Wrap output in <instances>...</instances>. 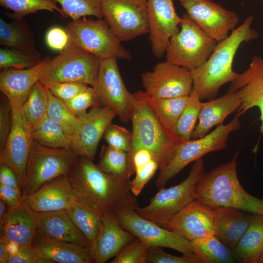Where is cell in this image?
Here are the masks:
<instances>
[{
  "label": "cell",
  "instance_id": "52a82bcc",
  "mask_svg": "<svg viewBox=\"0 0 263 263\" xmlns=\"http://www.w3.org/2000/svg\"><path fill=\"white\" fill-rule=\"evenodd\" d=\"M65 29L69 36V43L94 54L100 60H129L132 57L102 18L93 19L84 17L72 20Z\"/></svg>",
  "mask_w": 263,
  "mask_h": 263
},
{
  "label": "cell",
  "instance_id": "e575fe53",
  "mask_svg": "<svg viewBox=\"0 0 263 263\" xmlns=\"http://www.w3.org/2000/svg\"><path fill=\"white\" fill-rule=\"evenodd\" d=\"M189 98V95L169 98H153L148 95L149 103L159 120L166 128L174 132Z\"/></svg>",
  "mask_w": 263,
  "mask_h": 263
},
{
  "label": "cell",
  "instance_id": "ee69618b",
  "mask_svg": "<svg viewBox=\"0 0 263 263\" xmlns=\"http://www.w3.org/2000/svg\"><path fill=\"white\" fill-rule=\"evenodd\" d=\"M102 138L111 147L127 152L131 150L132 132L123 127L112 122L106 129Z\"/></svg>",
  "mask_w": 263,
  "mask_h": 263
},
{
  "label": "cell",
  "instance_id": "11a10c76",
  "mask_svg": "<svg viewBox=\"0 0 263 263\" xmlns=\"http://www.w3.org/2000/svg\"><path fill=\"white\" fill-rule=\"evenodd\" d=\"M8 256L6 244L0 240V263H7Z\"/></svg>",
  "mask_w": 263,
  "mask_h": 263
},
{
  "label": "cell",
  "instance_id": "9f6ffc18",
  "mask_svg": "<svg viewBox=\"0 0 263 263\" xmlns=\"http://www.w3.org/2000/svg\"><path fill=\"white\" fill-rule=\"evenodd\" d=\"M9 207L0 200V220H2L8 211Z\"/></svg>",
  "mask_w": 263,
  "mask_h": 263
},
{
  "label": "cell",
  "instance_id": "7402d4cb",
  "mask_svg": "<svg viewBox=\"0 0 263 263\" xmlns=\"http://www.w3.org/2000/svg\"><path fill=\"white\" fill-rule=\"evenodd\" d=\"M22 200L37 212L66 210L73 201H80L66 175L46 183L30 195H23Z\"/></svg>",
  "mask_w": 263,
  "mask_h": 263
},
{
  "label": "cell",
  "instance_id": "9a60e30c",
  "mask_svg": "<svg viewBox=\"0 0 263 263\" xmlns=\"http://www.w3.org/2000/svg\"><path fill=\"white\" fill-rule=\"evenodd\" d=\"M187 13L210 37L220 42L235 29L240 18L211 0H179Z\"/></svg>",
  "mask_w": 263,
  "mask_h": 263
},
{
  "label": "cell",
  "instance_id": "4fadbf2b",
  "mask_svg": "<svg viewBox=\"0 0 263 263\" xmlns=\"http://www.w3.org/2000/svg\"><path fill=\"white\" fill-rule=\"evenodd\" d=\"M141 81L145 93L153 98L188 96L193 87L191 71L167 60L158 63L152 71L143 73Z\"/></svg>",
  "mask_w": 263,
  "mask_h": 263
},
{
  "label": "cell",
  "instance_id": "ffe728a7",
  "mask_svg": "<svg viewBox=\"0 0 263 263\" xmlns=\"http://www.w3.org/2000/svg\"><path fill=\"white\" fill-rule=\"evenodd\" d=\"M51 58L47 55L39 63L30 68L0 70V90L12 105L21 108L32 88L40 80Z\"/></svg>",
  "mask_w": 263,
  "mask_h": 263
},
{
  "label": "cell",
  "instance_id": "680465c9",
  "mask_svg": "<svg viewBox=\"0 0 263 263\" xmlns=\"http://www.w3.org/2000/svg\"><path fill=\"white\" fill-rule=\"evenodd\" d=\"M262 2H263V0H262Z\"/></svg>",
  "mask_w": 263,
  "mask_h": 263
},
{
  "label": "cell",
  "instance_id": "7bdbcfd3",
  "mask_svg": "<svg viewBox=\"0 0 263 263\" xmlns=\"http://www.w3.org/2000/svg\"><path fill=\"white\" fill-rule=\"evenodd\" d=\"M64 103L77 117L86 114L87 109L90 108L104 105L96 89L90 86L74 98Z\"/></svg>",
  "mask_w": 263,
  "mask_h": 263
},
{
  "label": "cell",
  "instance_id": "681fc988",
  "mask_svg": "<svg viewBox=\"0 0 263 263\" xmlns=\"http://www.w3.org/2000/svg\"><path fill=\"white\" fill-rule=\"evenodd\" d=\"M45 39L49 48L60 52L63 51L70 42L69 36L65 28L56 26L48 30Z\"/></svg>",
  "mask_w": 263,
  "mask_h": 263
},
{
  "label": "cell",
  "instance_id": "f5cc1de1",
  "mask_svg": "<svg viewBox=\"0 0 263 263\" xmlns=\"http://www.w3.org/2000/svg\"><path fill=\"white\" fill-rule=\"evenodd\" d=\"M0 184L21 189L20 182L16 172L11 168L3 163H0Z\"/></svg>",
  "mask_w": 263,
  "mask_h": 263
},
{
  "label": "cell",
  "instance_id": "e0dca14e",
  "mask_svg": "<svg viewBox=\"0 0 263 263\" xmlns=\"http://www.w3.org/2000/svg\"><path fill=\"white\" fill-rule=\"evenodd\" d=\"M117 116L110 107L102 105L91 108L83 116L72 137L73 149L78 156H84L93 161L97 146L108 126Z\"/></svg>",
  "mask_w": 263,
  "mask_h": 263
},
{
  "label": "cell",
  "instance_id": "6f0895ef",
  "mask_svg": "<svg viewBox=\"0 0 263 263\" xmlns=\"http://www.w3.org/2000/svg\"><path fill=\"white\" fill-rule=\"evenodd\" d=\"M258 263H263V252L260 257Z\"/></svg>",
  "mask_w": 263,
  "mask_h": 263
},
{
  "label": "cell",
  "instance_id": "ac0fdd59",
  "mask_svg": "<svg viewBox=\"0 0 263 263\" xmlns=\"http://www.w3.org/2000/svg\"><path fill=\"white\" fill-rule=\"evenodd\" d=\"M161 226L189 241L215 235L216 233V222L212 208L196 199Z\"/></svg>",
  "mask_w": 263,
  "mask_h": 263
},
{
  "label": "cell",
  "instance_id": "f1b7e54d",
  "mask_svg": "<svg viewBox=\"0 0 263 263\" xmlns=\"http://www.w3.org/2000/svg\"><path fill=\"white\" fill-rule=\"evenodd\" d=\"M235 261L258 263L263 252V215L253 214L251 223L232 251Z\"/></svg>",
  "mask_w": 263,
  "mask_h": 263
},
{
  "label": "cell",
  "instance_id": "d590c367",
  "mask_svg": "<svg viewBox=\"0 0 263 263\" xmlns=\"http://www.w3.org/2000/svg\"><path fill=\"white\" fill-rule=\"evenodd\" d=\"M47 88L39 80L20 108L24 119L31 128L47 115Z\"/></svg>",
  "mask_w": 263,
  "mask_h": 263
},
{
  "label": "cell",
  "instance_id": "484cf974",
  "mask_svg": "<svg viewBox=\"0 0 263 263\" xmlns=\"http://www.w3.org/2000/svg\"><path fill=\"white\" fill-rule=\"evenodd\" d=\"M32 245L41 257L53 263H95L90 249L75 243L44 237L38 232Z\"/></svg>",
  "mask_w": 263,
  "mask_h": 263
},
{
  "label": "cell",
  "instance_id": "8fae6325",
  "mask_svg": "<svg viewBox=\"0 0 263 263\" xmlns=\"http://www.w3.org/2000/svg\"><path fill=\"white\" fill-rule=\"evenodd\" d=\"M100 61L96 56L69 43L51 58L40 81L79 82L95 87Z\"/></svg>",
  "mask_w": 263,
  "mask_h": 263
},
{
  "label": "cell",
  "instance_id": "74e56055",
  "mask_svg": "<svg viewBox=\"0 0 263 263\" xmlns=\"http://www.w3.org/2000/svg\"><path fill=\"white\" fill-rule=\"evenodd\" d=\"M43 59L37 50L28 51L14 48H0V70L23 69L33 67Z\"/></svg>",
  "mask_w": 263,
  "mask_h": 263
},
{
  "label": "cell",
  "instance_id": "bcb514c9",
  "mask_svg": "<svg viewBox=\"0 0 263 263\" xmlns=\"http://www.w3.org/2000/svg\"><path fill=\"white\" fill-rule=\"evenodd\" d=\"M159 167L158 162L153 159L146 166L135 171V176L131 180L130 185V190L134 195L137 196L140 194Z\"/></svg>",
  "mask_w": 263,
  "mask_h": 263
},
{
  "label": "cell",
  "instance_id": "277c9868",
  "mask_svg": "<svg viewBox=\"0 0 263 263\" xmlns=\"http://www.w3.org/2000/svg\"><path fill=\"white\" fill-rule=\"evenodd\" d=\"M133 94L135 101L131 117L132 130L129 156L132 161L133 155L136 150L147 149L158 162L160 169L177 146L184 141L159 120L150 106L145 91H139Z\"/></svg>",
  "mask_w": 263,
  "mask_h": 263
},
{
  "label": "cell",
  "instance_id": "2e32d148",
  "mask_svg": "<svg viewBox=\"0 0 263 263\" xmlns=\"http://www.w3.org/2000/svg\"><path fill=\"white\" fill-rule=\"evenodd\" d=\"M11 106L12 128L4 147L0 150V163L6 164L14 170L22 190L33 138L31 127L24 119L20 108Z\"/></svg>",
  "mask_w": 263,
  "mask_h": 263
},
{
  "label": "cell",
  "instance_id": "f35d334b",
  "mask_svg": "<svg viewBox=\"0 0 263 263\" xmlns=\"http://www.w3.org/2000/svg\"><path fill=\"white\" fill-rule=\"evenodd\" d=\"M47 96V116L62 127L72 137L77 127L79 118L68 109L63 101L54 96L48 88Z\"/></svg>",
  "mask_w": 263,
  "mask_h": 263
},
{
  "label": "cell",
  "instance_id": "5bb4252c",
  "mask_svg": "<svg viewBox=\"0 0 263 263\" xmlns=\"http://www.w3.org/2000/svg\"><path fill=\"white\" fill-rule=\"evenodd\" d=\"M102 103L112 108L119 120H131L135 101L133 93L126 88L121 76L117 59L100 60L95 87Z\"/></svg>",
  "mask_w": 263,
  "mask_h": 263
},
{
  "label": "cell",
  "instance_id": "d6986e66",
  "mask_svg": "<svg viewBox=\"0 0 263 263\" xmlns=\"http://www.w3.org/2000/svg\"><path fill=\"white\" fill-rule=\"evenodd\" d=\"M150 40L155 56L166 53L170 38L178 32L182 21L173 0H147Z\"/></svg>",
  "mask_w": 263,
  "mask_h": 263
},
{
  "label": "cell",
  "instance_id": "9c48e42d",
  "mask_svg": "<svg viewBox=\"0 0 263 263\" xmlns=\"http://www.w3.org/2000/svg\"><path fill=\"white\" fill-rule=\"evenodd\" d=\"M178 33L172 36L166 49L167 60L190 71L204 63L217 41L210 37L187 13H184Z\"/></svg>",
  "mask_w": 263,
  "mask_h": 263
},
{
  "label": "cell",
  "instance_id": "5b68a950",
  "mask_svg": "<svg viewBox=\"0 0 263 263\" xmlns=\"http://www.w3.org/2000/svg\"><path fill=\"white\" fill-rule=\"evenodd\" d=\"M236 115L225 125L220 124L211 132L197 139L184 141L176 148L164 166L161 168L155 181L158 189L165 187L167 182L186 166L207 153L219 151L227 147L229 134L241 126Z\"/></svg>",
  "mask_w": 263,
  "mask_h": 263
},
{
  "label": "cell",
  "instance_id": "d6a6232c",
  "mask_svg": "<svg viewBox=\"0 0 263 263\" xmlns=\"http://www.w3.org/2000/svg\"><path fill=\"white\" fill-rule=\"evenodd\" d=\"M190 243L201 263H235L232 251L215 235L196 239Z\"/></svg>",
  "mask_w": 263,
  "mask_h": 263
},
{
  "label": "cell",
  "instance_id": "7c38bea8",
  "mask_svg": "<svg viewBox=\"0 0 263 263\" xmlns=\"http://www.w3.org/2000/svg\"><path fill=\"white\" fill-rule=\"evenodd\" d=\"M103 19L121 41L149 33L147 0H101Z\"/></svg>",
  "mask_w": 263,
  "mask_h": 263
},
{
  "label": "cell",
  "instance_id": "b9f144b4",
  "mask_svg": "<svg viewBox=\"0 0 263 263\" xmlns=\"http://www.w3.org/2000/svg\"><path fill=\"white\" fill-rule=\"evenodd\" d=\"M150 247L146 243L135 238L124 246L110 263H146Z\"/></svg>",
  "mask_w": 263,
  "mask_h": 263
},
{
  "label": "cell",
  "instance_id": "4316f807",
  "mask_svg": "<svg viewBox=\"0 0 263 263\" xmlns=\"http://www.w3.org/2000/svg\"><path fill=\"white\" fill-rule=\"evenodd\" d=\"M242 103L239 90L228 91L216 99L202 102L198 116V122L191 139H197L207 134L215 126L223 124L225 119L240 107Z\"/></svg>",
  "mask_w": 263,
  "mask_h": 263
},
{
  "label": "cell",
  "instance_id": "f907efd6",
  "mask_svg": "<svg viewBox=\"0 0 263 263\" xmlns=\"http://www.w3.org/2000/svg\"><path fill=\"white\" fill-rule=\"evenodd\" d=\"M7 263H53L40 256L32 245L21 246L18 251L9 256Z\"/></svg>",
  "mask_w": 263,
  "mask_h": 263
},
{
  "label": "cell",
  "instance_id": "ab89813d",
  "mask_svg": "<svg viewBox=\"0 0 263 263\" xmlns=\"http://www.w3.org/2000/svg\"><path fill=\"white\" fill-rule=\"evenodd\" d=\"M202 102L192 90L189 101L176 124L175 132L184 141L190 140L198 119Z\"/></svg>",
  "mask_w": 263,
  "mask_h": 263
},
{
  "label": "cell",
  "instance_id": "6da1fadb",
  "mask_svg": "<svg viewBox=\"0 0 263 263\" xmlns=\"http://www.w3.org/2000/svg\"><path fill=\"white\" fill-rule=\"evenodd\" d=\"M68 177L80 201L102 215L113 212L132 194L130 179L106 173L84 156L77 157Z\"/></svg>",
  "mask_w": 263,
  "mask_h": 263
},
{
  "label": "cell",
  "instance_id": "30bf717a",
  "mask_svg": "<svg viewBox=\"0 0 263 263\" xmlns=\"http://www.w3.org/2000/svg\"><path fill=\"white\" fill-rule=\"evenodd\" d=\"M202 158L194 161L188 177L179 184L159 189L150 199L148 205L137 206L135 210L141 217L159 225L169 222L177 212L195 199L194 189L200 175L204 172Z\"/></svg>",
  "mask_w": 263,
  "mask_h": 263
},
{
  "label": "cell",
  "instance_id": "c3c4849f",
  "mask_svg": "<svg viewBox=\"0 0 263 263\" xmlns=\"http://www.w3.org/2000/svg\"><path fill=\"white\" fill-rule=\"evenodd\" d=\"M12 125L11 104L7 97L2 94L0 100V150L6 143Z\"/></svg>",
  "mask_w": 263,
  "mask_h": 263
},
{
  "label": "cell",
  "instance_id": "cb8c5ba5",
  "mask_svg": "<svg viewBox=\"0 0 263 263\" xmlns=\"http://www.w3.org/2000/svg\"><path fill=\"white\" fill-rule=\"evenodd\" d=\"M33 212L38 232L42 236L75 243L92 250L89 241L66 210L47 212L33 210Z\"/></svg>",
  "mask_w": 263,
  "mask_h": 263
},
{
  "label": "cell",
  "instance_id": "836d02e7",
  "mask_svg": "<svg viewBox=\"0 0 263 263\" xmlns=\"http://www.w3.org/2000/svg\"><path fill=\"white\" fill-rule=\"evenodd\" d=\"M32 137L39 144L45 146L73 149L71 135L60 125L47 115L31 128Z\"/></svg>",
  "mask_w": 263,
  "mask_h": 263
},
{
  "label": "cell",
  "instance_id": "f6af8a7d",
  "mask_svg": "<svg viewBox=\"0 0 263 263\" xmlns=\"http://www.w3.org/2000/svg\"><path fill=\"white\" fill-rule=\"evenodd\" d=\"M43 83L54 96L64 102L72 99L89 86L82 83L74 82Z\"/></svg>",
  "mask_w": 263,
  "mask_h": 263
},
{
  "label": "cell",
  "instance_id": "603a6c76",
  "mask_svg": "<svg viewBox=\"0 0 263 263\" xmlns=\"http://www.w3.org/2000/svg\"><path fill=\"white\" fill-rule=\"evenodd\" d=\"M38 232L33 210L22 200L15 207H9L0 220V239L19 246L32 245Z\"/></svg>",
  "mask_w": 263,
  "mask_h": 263
},
{
  "label": "cell",
  "instance_id": "8992f818",
  "mask_svg": "<svg viewBox=\"0 0 263 263\" xmlns=\"http://www.w3.org/2000/svg\"><path fill=\"white\" fill-rule=\"evenodd\" d=\"M135 197L132 194L113 211L124 229L150 247H168L183 255H195L192 251L190 241L140 216L135 210L138 206Z\"/></svg>",
  "mask_w": 263,
  "mask_h": 263
},
{
  "label": "cell",
  "instance_id": "ba28073f",
  "mask_svg": "<svg viewBox=\"0 0 263 263\" xmlns=\"http://www.w3.org/2000/svg\"><path fill=\"white\" fill-rule=\"evenodd\" d=\"M78 156L73 149L47 147L33 139L22 195H30L46 183L60 176L68 175Z\"/></svg>",
  "mask_w": 263,
  "mask_h": 263
},
{
  "label": "cell",
  "instance_id": "7a4b0ae2",
  "mask_svg": "<svg viewBox=\"0 0 263 263\" xmlns=\"http://www.w3.org/2000/svg\"><path fill=\"white\" fill-rule=\"evenodd\" d=\"M253 19L251 15L247 17L226 38L218 42L204 63L191 70L192 90L201 100L214 97L223 85L237 77L239 74L232 68L236 52L242 43L259 36L258 33L251 27Z\"/></svg>",
  "mask_w": 263,
  "mask_h": 263
},
{
  "label": "cell",
  "instance_id": "83f0119b",
  "mask_svg": "<svg viewBox=\"0 0 263 263\" xmlns=\"http://www.w3.org/2000/svg\"><path fill=\"white\" fill-rule=\"evenodd\" d=\"M216 222L215 236L232 251L249 226L253 214L231 207L211 208Z\"/></svg>",
  "mask_w": 263,
  "mask_h": 263
},
{
  "label": "cell",
  "instance_id": "4dcf8cb0",
  "mask_svg": "<svg viewBox=\"0 0 263 263\" xmlns=\"http://www.w3.org/2000/svg\"><path fill=\"white\" fill-rule=\"evenodd\" d=\"M66 210L89 241L93 251L99 232L103 215L78 200L73 201Z\"/></svg>",
  "mask_w": 263,
  "mask_h": 263
},
{
  "label": "cell",
  "instance_id": "60d3db41",
  "mask_svg": "<svg viewBox=\"0 0 263 263\" xmlns=\"http://www.w3.org/2000/svg\"><path fill=\"white\" fill-rule=\"evenodd\" d=\"M66 16L77 20L87 16L103 18L101 0H56Z\"/></svg>",
  "mask_w": 263,
  "mask_h": 263
},
{
  "label": "cell",
  "instance_id": "1f68e13d",
  "mask_svg": "<svg viewBox=\"0 0 263 263\" xmlns=\"http://www.w3.org/2000/svg\"><path fill=\"white\" fill-rule=\"evenodd\" d=\"M97 166L103 172L128 180L135 173L128 152L109 146H102Z\"/></svg>",
  "mask_w": 263,
  "mask_h": 263
},
{
  "label": "cell",
  "instance_id": "d4e9b609",
  "mask_svg": "<svg viewBox=\"0 0 263 263\" xmlns=\"http://www.w3.org/2000/svg\"><path fill=\"white\" fill-rule=\"evenodd\" d=\"M135 238L134 236L121 226L113 212L103 215L99 232L92 251L95 263H106Z\"/></svg>",
  "mask_w": 263,
  "mask_h": 263
},
{
  "label": "cell",
  "instance_id": "db71d44e",
  "mask_svg": "<svg viewBox=\"0 0 263 263\" xmlns=\"http://www.w3.org/2000/svg\"><path fill=\"white\" fill-rule=\"evenodd\" d=\"M153 159L152 154L148 150L141 149L136 150L132 157L135 172L136 170L146 166Z\"/></svg>",
  "mask_w": 263,
  "mask_h": 263
},
{
  "label": "cell",
  "instance_id": "44dd1931",
  "mask_svg": "<svg viewBox=\"0 0 263 263\" xmlns=\"http://www.w3.org/2000/svg\"><path fill=\"white\" fill-rule=\"evenodd\" d=\"M237 90L241 93L242 103L236 115L239 117L257 107L260 112V132L263 134V57L254 56L247 69L231 82L228 91Z\"/></svg>",
  "mask_w": 263,
  "mask_h": 263
},
{
  "label": "cell",
  "instance_id": "f546056e",
  "mask_svg": "<svg viewBox=\"0 0 263 263\" xmlns=\"http://www.w3.org/2000/svg\"><path fill=\"white\" fill-rule=\"evenodd\" d=\"M34 32L23 19L10 22L0 18V44L28 51L37 50Z\"/></svg>",
  "mask_w": 263,
  "mask_h": 263
},
{
  "label": "cell",
  "instance_id": "7dc6e473",
  "mask_svg": "<svg viewBox=\"0 0 263 263\" xmlns=\"http://www.w3.org/2000/svg\"><path fill=\"white\" fill-rule=\"evenodd\" d=\"M149 263H201L194 256H177L165 252L160 247H150Z\"/></svg>",
  "mask_w": 263,
  "mask_h": 263
},
{
  "label": "cell",
  "instance_id": "8d00e7d4",
  "mask_svg": "<svg viewBox=\"0 0 263 263\" xmlns=\"http://www.w3.org/2000/svg\"><path fill=\"white\" fill-rule=\"evenodd\" d=\"M56 0H0V5L11 10L12 13H6V15L11 19H23L25 16L46 10L53 13L57 12L62 17L66 16L57 5Z\"/></svg>",
  "mask_w": 263,
  "mask_h": 263
},
{
  "label": "cell",
  "instance_id": "3957f363",
  "mask_svg": "<svg viewBox=\"0 0 263 263\" xmlns=\"http://www.w3.org/2000/svg\"><path fill=\"white\" fill-rule=\"evenodd\" d=\"M237 157V152L230 161L203 172L195 184L194 197L211 208L231 207L263 215V199L251 195L240 184Z\"/></svg>",
  "mask_w": 263,
  "mask_h": 263
},
{
  "label": "cell",
  "instance_id": "816d5d0a",
  "mask_svg": "<svg viewBox=\"0 0 263 263\" xmlns=\"http://www.w3.org/2000/svg\"><path fill=\"white\" fill-rule=\"evenodd\" d=\"M21 189L0 184V200L10 208L18 206L22 201Z\"/></svg>",
  "mask_w": 263,
  "mask_h": 263
}]
</instances>
